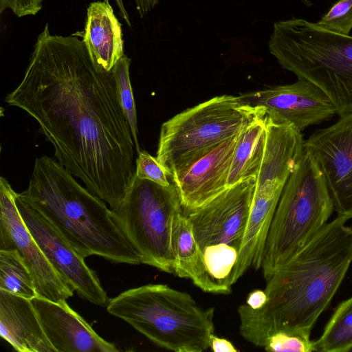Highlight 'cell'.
Here are the masks:
<instances>
[{
    "label": "cell",
    "mask_w": 352,
    "mask_h": 352,
    "mask_svg": "<svg viewBox=\"0 0 352 352\" xmlns=\"http://www.w3.org/2000/svg\"><path fill=\"white\" fill-rule=\"evenodd\" d=\"M135 175L141 179L148 180L162 186H170L172 184L156 157L145 151H141L135 160Z\"/></svg>",
    "instance_id": "484cf974"
},
{
    "label": "cell",
    "mask_w": 352,
    "mask_h": 352,
    "mask_svg": "<svg viewBox=\"0 0 352 352\" xmlns=\"http://www.w3.org/2000/svg\"><path fill=\"white\" fill-rule=\"evenodd\" d=\"M0 289L30 300L38 296L33 276L16 250H0Z\"/></svg>",
    "instance_id": "7402d4cb"
},
{
    "label": "cell",
    "mask_w": 352,
    "mask_h": 352,
    "mask_svg": "<svg viewBox=\"0 0 352 352\" xmlns=\"http://www.w3.org/2000/svg\"><path fill=\"white\" fill-rule=\"evenodd\" d=\"M16 193L0 178V250L17 251L30 271L38 297L66 300L74 290L53 267L25 226L16 206Z\"/></svg>",
    "instance_id": "9c48e42d"
},
{
    "label": "cell",
    "mask_w": 352,
    "mask_h": 352,
    "mask_svg": "<svg viewBox=\"0 0 352 352\" xmlns=\"http://www.w3.org/2000/svg\"><path fill=\"white\" fill-rule=\"evenodd\" d=\"M210 348L214 352H236L237 349L228 340L219 338L212 333L210 338Z\"/></svg>",
    "instance_id": "83f0119b"
},
{
    "label": "cell",
    "mask_w": 352,
    "mask_h": 352,
    "mask_svg": "<svg viewBox=\"0 0 352 352\" xmlns=\"http://www.w3.org/2000/svg\"><path fill=\"white\" fill-rule=\"evenodd\" d=\"M239 97L243 102L262 109L267 116L289 123L301 132L338 113L328 96L303 78H298L292 84L243 93Z\"/></svg>",
    "instance_id": "4fadbf2b"
},
{
    "label": "cell",
    "mask_w": 352,
    "mask_h": 352,
    "mask_svg": "<svg viewBox=\"0 0 352 352\" xmlns=\"http://www.w3.org/2000/svg\"><path fill=\"white\" fill-rule=\"evenodd\" d=\"M18 196L42 214L84 258L96 255L116 263H141L106 202L81 186L56 160L37 157L28 186Z\"/></svg>",
    "instance_id": "3957f363"
},
{
    "label": "cell",
    "mask_w": 352,
    "mask_h": 352,
    "mask_svg": "<svg viewBox=\"0 0 352 352\" xmlns=\"http://www.w3.org/2000/svg\"><path fill=\"white\" fill-rule=\"evenodd\" d=\"M265 113L239 96H215L162 124L156 159L170 179Z\"/></svg>",
    "instance_id": "52a82bcc"
},
{
    "label": "cell",
    "mask_w": 352,
    "mask_h": 352,
    "mask_svg": "<svg viewBox=\"0 0 352 352\" xmlns=\"http://www.w3.org/2000/svg\"><path fill=\"white\" fill-rule=\"evenodd\" d=\"M265 113L239 134L228 178V188L256 178L261 164L266 140Z\"/></svg>",
    "instance_id": "ffe728a7"
},
{
    "label": "cell",
    "mask_w": 352,
    "mask_h": 352,
    "mask_svg": "<svg viewBox=\"0 0 352 352\" xmlns=\"http://www.w3.org/2000/svg\"><path fill=\"white\" fill-rule=\"evenodd\" d=\"M239 134L170 179L177 189L184 212L203 206L228 189L229 170Z\"/></svg>",
    "instance_id": "5bb4252c"
},
{
    "label": "cell",
    "mask_w": 352,
    "mask_h": 352,
    "mask_svg": "<svg viewBox=\"0 0 352 352\" xmlns=\"http://www.w3.org/2000/svg\"><path fill=\"white\" fill-rule=\"evenodd\" d=\"M82 41L92 62L100 70L111 72L124 54L122 24L109 0L89 5Z\"/></svg>",
    "instance_id": "ac0fdd59"
},
{
    "label": "cell",
    "mask_w": 352,
    "mask_h": 352,
    "mask_svg": "<svg viewBox=\"0 0 352 352\" xmlns=\"http://www.w3.org/2000/svg\"><path fill=\"white\" fill-rule=\"evenodd\" d=\"M115 1L118 7L120 16L126 22L129 27H131V22L124 6L123 0H115Z\"/></svg>",
    "instance_id": "4dcf8cb0"
},
{
    "label": "cell",
    "mask_w": 352,
    "mask_h": 352,
    "mask_svg": "<svg viewBox=\"0 0 352 352\" xmlns=\"http://www.w3.org/2000/svg\"><path fill=\"white\" fill-rule=\"evenodd\" d=\"M42 6L43 0H0V12L10 9L18 17L36 15Z\"/></svg>",
    "instance_id": "4316f807"
},
{
    "label": "cell",
    "mask_w": 352,
    "mask_h": 352,
    "mask_svg": "<svg viewBox=\"0 0 352 352\" xmlns=\"http://www.w3.org/2000/svg\"><path fill=\"white\" fill-rule=\"evenodd\" d=\"M159 3V0H135L136 9L141 18L153 10Z\"/></svg>",
    "instance_id": "f546056e"
},
{
    "label": "cell",
    "mask_w": 352,
    "mask_h": 352,
    "mask_svg": "<svg viewBox=\"0 0 352 352\" xmlns=\"http://www.w3.org/2000/svg\"><path fill=\"white\" fill-rule=\"evenodd\" d=\"M131 61V59L124 54L115 65L111 72L116 83L119 103L129 122L135 148L138 154L141 149L138 140L135 104L129 75Z\"/></svg>",
    "instance_id": "603a6c76"
},
{
    "label": "cell",
    "mask_w": 352,
    "mask_h": 352,
    "mask_svg": "<svg viewBox=\"0 0 352 352\" xmlns=\"http://www.w3.org/2000/svg\"><path fill=\"white\" fill-rule=\"evenodd\" d=\"M256 178L239 183L193 210L184 212L200 250L214 244L241 250L253 199Z\"/></svg>",
    "instance_id": "8fae6325"
},
{
    "label": "cell",
    "mask_w": 352,
    "mask_h": 352,
    "mask_svg": "<svg viewBox=\"0 0 352 352\" xmlns=\"http://www.w3.org/2000/svg\"><path fill=\"white\" fill-rule=\"evenodd\" d=\"M172 245L176 263L175 274L191 279L204 292L218 294L206 272L201 252L195 239L190 223L184 212L175 220Z\"/></svg>",
    "instance_id": "d6986e66"
},
{
    "label": "cell",
    "mask_w": 352,
    "mask_h": 352,
    "mask_svg": "<svg viewBox=\"0 0 352 352\" xmlns=\"http://www.w3.org/2000/svg\"><path fill=\"white\" fill-rule=\"evenodd\" d=\"M314 345L317 352L352 351V296L338 305Z\"/></svg>",
    "instance_id": "44dd1931"
},
{
    "label": "cell",
    "mask_w": 352,
    "mask_h": 352,
    "mask_svg": "<svg viewBox=\"0 0 352 352\" xmlns=\"http://www.w3.org/2000/svg\"><path fill=\"white\" fill-rule=\"evenodd\" d=\"M315 23L330 32L349 35L352 30V0H338Z\"/></svg>",
    "instance_id": "d4e9b609"
},
{
    "label": "cell",
    "mask_w": 352,
    "mask_h": 352,
    "mask_svg": "<svg viewBox=\"0 0 352 352\" xmlns=\"http://www.w3.org/2000/svg\"><path fill=\"white\" fill-rule=\"evenodd\" d=\"M0 336L19 352H56L31 300L0 289Z\"/></svg>",
    "instance_id": "e0dca14e"
},
{
    "label": "cell",
    "mask_w": 352,
    "mask_h": 352,
    "mask_svg": "<svg viewBox=\"0 0 352 352\" xmlns=\"http://www.w3.org/2000/svg\"><path fill=\"white\" fill-rule=\"evenodd\" d=\"M43 330L56 352H117L74 311L66 300L54 302L36 296L31 299Z\"/></svg>",
    "instance_id": "9a60e30c"
},
{
    "label": "cell",
    "mask_w": 352,
    "mask_h": 352,
    "mask_svg": "<svg viewBox=\"0 0 352 352\" xmlns=\"http://www.w3.org/2000/svg\"><path fill=\"white\" fill-rule=\"evenodd\" d=\"M338 215L267 280L265 305L238 308L240 334L263 347L275 332L311 331L352 262V226Z\"/></svg>",
    "instance_id": "7a4b0ae2"
},
{
    "label": "cell",
    "mask_w": 352,
    "mask_h": 352,
    "mask_svg": "<svg viewBox=\"0 0 352 352\" xmlns=\"http://www.w3.org/2000/svg\"><path fill=\"white\" fill-rule=\"evenodd\" d=\"M318 163L338 215L352 218V113L319 129L305 140Z\"/></svg>",
    "instance_id": "7c38bea8"
},
{
    "label": "cell",
    "mask_w": 352,
    "mask_h": 352,
    "mask_svg": "<svg viewBox=\"0 0 352 352\" xmlns=\"http://www.w3.org/2000/svg\"><path fill=\"white\" fill-rule=\"evenodd\" d=\"M333 210L324 175L305 149L283 188L269 230L261 267L266 280L327 223Z\"/></svg>",
    "instance_id": "8992f818"
},
{
    "label": "cell",
    "mask_w": 352,
    "mask_h": 352,
    "mask_svg": "<svg viewBox=\"0 0 352 352\" xmlns=\"http://www.w3.org/2000/svg\"><path fill=\"white\" fill-rule=\"evenodd\" d=\"M111 211L140 255L141 263L175 274L173 228L175 219L184 210L173 183L162 186L135 174L124 199Z\"/></svg>",
    "instance_id": "ba28073f"
},
{
    "label": "cell",
    "mask_w": 352,
    "mask_h": 352,
    "mask_svg": "<svg viewBox=\"0 0 352 352\" xmlns=\"http://www.w3.org/2000/svg\"><path fill=\"white\" fill-rule=\"evenodd\" d=\"M16 202L25 226L56 272L80 298L107 307L109 300L107 293L96 272L87 265L84 258L42 214L18 195Z\"/></svg>",
    "instance_id": "30bf717a"
},
{
    "label": "cell",
    "mask_w": 352,
    "mask_h": 352,
    "mask_svg": "<svg viewBox=\"0 0 352 352\" xmlns=\"http://www.w3.org/2000/svg\"><path fill=\"white\" fill-rule=\"evenodd\" d=\"M266 140L255 190L283 191L305 151L302 132L292 124L265 116Z\"/></svg>",
    "instance_id": "2e32d148"
},
{
    "label": "cell",
    "mask_w": 352,
    "mask_h": 352,
    "mask_svg": "<svg viewBox=\"0 0 352 352\" xmlns=\"http://www.w3.org/2000/svg\"><path fill=\"white\" fill-rule=\"evenodd\" d=\"M305 6H311V2L310 0H300Z\"/></svg>",
    "instance_id": "1f68e13d"
},
{
    "label": "cell",
    "mask_w": 352,
    "mask_h": 352,
    "mask_svg": "<svg viewBox=\"0 0 352 352\" xmlns=\"http://www.w3.org/2000/svg\"><path fill=\"white\" fill-rule=\"evenodd\" d=\"M267 300L265 290L255 289L248 295L245 303L252 309H258L263 307Z\"/></svg>",
    "instance_id": "f1b7e54d"
},
{
    "label": "cell",
    "mask_w": 352,
    "mask_h": 352,
    "mask_svg": "<svg viewBox=\"0 0 352 352\" xmlns=\"http://www.w3.org/2000/svg\"><path fill=\"white\" fill-rule=\"evenodd\" d=\"M39 125L56 160L113 209L135 174L134 142L112 72L98 69L82 40L38 36L20 83L6 96Z\"/></svg>",
    "instance_id": "6da1fadb"
},
{
    "label": "cell",
    "mask_w": 352,
    "mask_h": 352,
    "mask_svg": "<svg viewBox=\"0 0 352 352\" xmlns=\"http://www.w3.org/2000/svg\"><path fill=\"white\" fill-rule=\"evenodd\" d=\"M269 50L283 69L320 87L340 117L352 113L351 36L292 18L274 23Z\"/></svg>",
    "instance_id": "5b68a950"
},
{
    "label": "cell",
    "mask_w": 352,
    "mask_h": 352,
    "mask_svg": "<svg viewBox=\"0 0 352 352\" xmlns=\"http://www.w3.org/2000/svg\"><path fill=\"white\" fill-rule=\"evenodd\" d=\"M107 311L156 345L175 352H203L214 333L213 307L164 284L131 288L109 299Z\"/></svg>",
    "instance_id": "277c9868"
},
{
    "label": "cell",
    "mask_w": 352,
    "mask_h": 352,
    "mask_svg": "<svg viewBox=\"0 0 352 352\" xmlns=\"http://www.w3.org/2000/svg\"><path fill=\"white\" fill-rule=\"evenodd\" d=\"M310 333L303 331H279L270 336L263 348L268 351L314 352Z\"/></svg>",
    "instance_id": "cb8c5ba5"
}]
</instances>
